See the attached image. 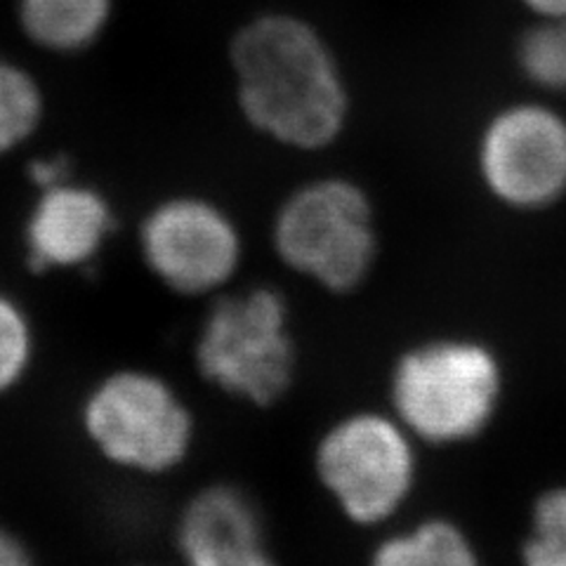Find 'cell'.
Instances as JSON below:
<instances>
[{"instance_id": "52a82bcc", "label": "cell", "mask_w": 566, "mask_h": 566, "mask_svg": "<svg viewBox=\"0 0 566 566\" xmlns=\"http://www.w3.org/2000/svg\"><path fill=\"white\" fill-rule=\"evenodd\" d=\"M476 177L489 197L517 212H538L566 197V118L543 102L495 109L474 142Z\"/></svg>"}, {"instance_id": "6da1fadb", "label": "cell", "mask_w": 566, "mask_h": 566, "mask_svg": "<svg viewBox=\"0 0 566 566\" xmlns=\"http://www.w3.org/2000/svg\"><path fill=\"white\" fill-rule=\"evenodd\" d=\"M239 118L270 145L322 154L340 145L354 116V93L338 50L307 14L260 10L227 41Z\"/></svg>"}, {"instance_id": "d6986e66", "label": "cell", "mask_w": 566, "mask_h": 566, "mask_svg": "<svg viewBox=\"0 0 566 566\" xmlns=\"http://www.w3.org/2000/svg\"><path fill=\"white\" fill-rule=\"evenodd\" d=\"M538 20H566V0H520Z\"/></svg>"}, {"instance_id": "7c38bea8", "label": "cell", "mask_w": 566, "mask_h": 566, "mask_svg": "<svg viewBox=\"0 0 566 566\" xmlns=\"http://www.w3.org/2000/svg\"><path fill=\"white\" fill-rule=\"evenodd\" d=\"M368 566H484L480 547L449 517H428L385 536Z\"/></svg>"}, {"instance_id": "5b68a950", "label": "cell", "mask_w": 566, "mask_h": 566, "mask_svg": "<svg viewBox=\"0 0 566 566\" xmlns=\"http://www.w3.org/2000/svg\"><path fill=\"white\" fill-rule=\"evenodd\" d=\"M418 472V441L392 413H347L328 424L314 449L318 484L354 526L392 522L409 505Z\"/></svg>"}, {"instance_id": "277c9868", "label": "cell", "mask_w": 566, "mask_h": 566, "mask_svg": "<svg viewBox=\"0 0 566 566\" xmlns=\"http://www.w3.org/2000/svg\"><path fill=\"white\" fill-rule=\"evenodd\" d=\"M193 364L227 397L258 409L281 401L297 366L286 297L264 286L220 297L203 318Z\"/></svg>"}, {"instance_id": "4fadbf2b", "label": "cell", "mask_w": 566, "mask_h": 566, "mask_svg": "<svg viewBox=\"0 0 566 566\" xmlns=\"http://www.w3.org/2000/svg\"><path fill=\"white\" fill-rule=\"evenodd\" d=\"M45 116L48 97L41 78L22 62L0 55V158L29 145Z\"/></svg>"}, {"instance_id": "7a4b0ae2", "label": "cell", "mask_w": 566, "mask_h": 566, "mask_svg": "<svg viewBox=\"0 0 566 566\" xmlns=\"http://www.w3.org/2000/svg\"><path fill=\"white\" fill-rule=\"evenodd\" d=\"M389 413L418 444L460 447L482 437L499 416L505 370L495 349L447 335L403 349L389 374Z\"/></svg>"}, {"instance_id": "ac0fdd59", "label": "cell", "mask_w": 566, "mask_h": 566, "mask_svg": "<svg viewBox=\"0 0 566 566\" xmlns=\"http://www.w3.org/2000/svg\"><path fill=\"white\" fill-rule=\"evenodd\" d=\"M0 566H35L29 547L6 526H0Z\"/></svg>"}, {"instance_id": "8fae6325", "label": "cell", "mask_w": 566, "mask_h": 566, "mask_svg": "<svg viewBox=\"0 0 566 566\" xmlns=\"http://www.w3.org/2000/svg\"><path fill=\"white\" fill-rule=\"evenodd\" d=\"M118 0H17L24 41L50 57H81L109 35Z\"/></svg>"}, {"instance_id": "2e32d148", "label": "cell", "mask_w": 566, "mask_h": 566, "mask_svg": "<svg viewBox=\"0 0 566 566\" xmlns=\"http://www.w3.org/2000/svg\"><path fill=\"white\" fill-rule=\"evenodd\" d=\"M35 359V333L29 314L17 300L0 291V399L14 392Z\"/></svg>"}, {"instance_id": "5bb4252c", "label": "cell", "mask_w": 566, "mask_h": 566, "mask_svg": "<svg viewBox=\"0 0 566 566\" xmlns=\"http://www.w3.org/2000/svg\"><path fill=\"white\" fill-rule=\"evenodd\" d=\"M522 76L547 93H566V20H538L515 50Z\"/></svg>"}, {"instance_id": "3957f363", "label": "cell", "mask_w": 566, "mask_h": 566, "mask_svg": "<svg viewBox=\"0 0 566 566\" xmlns=\"http://www.w3.org/2000/svg\"><path fill=\"white\" fill-rule=\"evenodd\" d=\"M376 206L347 175L293 187L276 206L272 248L281 264L333 295L357 291L378 260Z\"/></svg>"}, {"instance_id": "9c48e42d", "label": "cell", "mask_w": 566, "mask_h": 566, "mask_svg": "<svg viewBox=\"0 0 566 566\" xmlns=\"http://www.w3.org/2000/svg\"><path fill=\"white\" fill-rule=\"evenodd\" d=\"M118 220L97 187L69 180L39 189L24 224L27 264L35 272L78 270L93 264Z\"/></svg>"}, {"instance_id": "30bf717a", "label": "cell", "mask_w": 566, "mask_h": 566, "mask_svg": "<svg viewBox=\"0 0 566 566\" xmlns=\"http://www.w3.org/2000/svg\"><path fill=\"white\" fill-rule=\"evenodd\" d=\"M185 566H281L268 543L262 510L234 484L193 493L175 528Z\"/></svg>"}, {"instance_id": "ba28073f", "label": "cell", "mask_w": 566, "mask_h": 566, "mask_svg": "<svg viewBox=\"0 0 566 566\" xmlns=\"http://www.w3.org/2000/svg\"><path fill=\"white\" fill-rule=\"evenodd\" d=\"M139 253L158 283L177 295L222 291L243 262V234L224 206L203 193H172L139 222Z\"/></svg>"}, {"instance_id": "8992f818", "label": "cell", "mask_w": 566, "mask_h": 566, "mask_svg": "<svg viewBox=\"0 0 566 566\" xmlns=\"http://www.w3.org/2000/svg\"><path fill=\"white\" fill-rule=\"evenodd\" d=\"M81 428L106 463L137 474L185 465L197 439L182 395L145 368H118L97 380L81 403Z\"/></svg>"}, {"instance_id": "e0dca14e", "label": "cell", "mask_w": 566, "mask_h": 566, "mask_svg": "<svg viewBox=\"0 0 566 566\" xmlns=\"http://www.w3.org/2000/svg\"><path fill=\"white\" fill-rule=\"evenodd\" d=\"M71 166H69V158L64 154L57 156H41V158H33L29 164L27 172H29V180L39 189H48L52 185H60L71 177Z\"/></svg>"}, {"instance_id": "9a60e30c", "label": "cell", "mask_w": 566, "mask_h": 566, "mask_svg": "<svg viewBox=\"0 0 566 566\" xmlns=\"http://www.w3.org/2000/svg\"><path fill=\"white\" fill-rule=\"evenodd\" d=\"M520 559L522 566H566V484L545 489L534 501Z\"/></svg>"}]
</instances>
